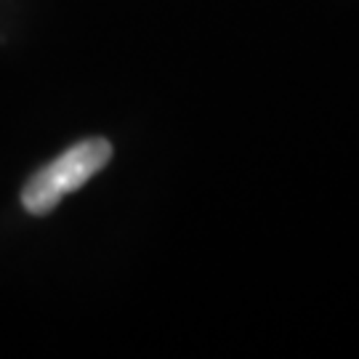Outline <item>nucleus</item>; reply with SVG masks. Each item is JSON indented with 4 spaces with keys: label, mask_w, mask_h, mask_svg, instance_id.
Wrapping results in <instances>:
<instances>
[{
    "label": "nucleus",
    "mask_w": 359,
    "mask_h": 359,
    "mask_svg": "<svg viewBox=\"0 0 359 359\" xmlns=\"http://www.w3.org/2000/svg\"><path fill=\"white\" fill-rule=\"evenodd\" d=\"M109 160H112V144L107 139H86L75 144L27 181L22 203L32 216H46L67 194L88 184V179H93Z\"/></svg>",
    "instance_id": "1"
}]
</instances>
